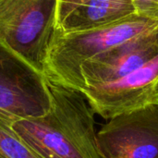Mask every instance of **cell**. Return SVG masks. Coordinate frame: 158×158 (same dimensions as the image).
Wrapping results in <instances>:
<instances>
[{
  "label": "cell",
  "instance_id": "obj_1",
  "mask_svg": "<svg viewBox=\"0 0 158 158\" xmlns=\"http://www.w3.org/2000/svg\"><path fill=\"white\" fill-rule=\"evenodd\" d=\"M51 108L44 116L13 122V131L43 158H102L94 112L84 94L48 81Z\"/></svg>",
  "mask_w": 158,
  "mask_h": 158
},
{
  "label": "cell",
  "instance_id": "obj_2",
  "mask_svg": "<svg viewBox=\"0 0 158 158\" xmlns=\"http://www.w3.org/2000/svg\"><path fill=\"white\" fill-rule=\"evenodd\" d=\"M158 25V19L134 14L118 22L87 31H54L45 62L44 75L52 82L82 92L81 66L110 48Z\"/></svg>",
  "mask_w": 158,
  "mask_h": 158
},
{
  "label": "cell",
  "instance_id": "obj_3",
  "mask_svg": "<svg viewBox=\"0 0 158 158\" xmlns=\"http://www.w3.org/2000/svg\"><path fill=\"white\" fill-rule=\"evenodd\" d=\"M56 8V0H0V41L42 73L55 31Z\"/></svg>",
  "mask_w": 158,
  "mask_h": 158
},
{
  "label": "cell",
  "instance_id": "obj_4",
  "mask_svg": "<svg viewBox=\"0 0 158 158\" xmlns=\"http://www.w3.org/2000/svg\"><path fill=\"white\" fill-rule=\"evenodd\" d=\"M51 105L45 75L0 41V119L12 124L41 117Z\"/></svg>",
  "mask_w": 158,
  "mask_h": 158
},
{
  "label": "cell",
  "instance_id": "obj_5",
  "mask_svg": "<svg viewBox=\"0 0 158 158\" xmlns=\"http://www.w3.org/2000/svg\"><path fill=\"white\" fill-rule=\"evenodd\" d=\"M96 133L102 158H158V105L118 115Z\"/></svg>",
  "mask_w": 158,
  "mask_h": 158
},
{
  "label": "cell",
  "instance_id": "obj_6",
  "mask_svg": "<svg viewBox=\"0 0 158 158\" xmlns=\"http://www.w3.org/2000/svg\"><path fill=\"white\" fill-rule=\"evenodd\" d=\"M158 55L125 77L81 93L94 112L105 119L156 104Z\"/></svg>",
  "mask_w": 158,
  "mask_h": 158
},
{
  "label": "cell",
  "instance_id": "obj_7",
  "mask_svg": "<svg viewBox=\"0 0 158 158\" xmlns=\"http://www.w3.org/2000/svg\"><path fill=\"white\" fill-rule=\"evenodd\" d=\"M157 55L158 25L83 62L81 73L84 89L116 81Z\"/></svg>",
  "mask_w": 158,
  "mask_h": 158
},
{
  "label": "cell",
  "instance_id": "obj_8",
  "mask_svg": "<svg viewBox=\"0 0 158 158\" xmlns=\"http://www.w3.org/2000/svg\"><path fill=\"white\" fill-rule=\"evenodd\" d=\"M136 14L132 0H83L56 19L55 31L70 32L107 26Z\"/></svg>",
  "mask_w": 158,
  "mask_h": 158
},
{
  "label": "cell",
  "instance_id": "obj_9",
  "mask_svg": "<svg viewBox=\"0 0 158 158\" xmlns=\"http://www.w3.org/2000/svg\"><path fill=\"white\" fill-rule=\"evenodd\" d=\"M10 125L0 119V158H43L13 131Z\"/></svg>",
  "mask_w": 158,
  "mask_h": 158
},
{
  "label": "cell",
  "instance_id": "obj_10",
  "mask_svg": "<svg viewBox=\"0 0 158 158\" xmlns=\"http://www.w3.org/2000/svg\"><path fill=\"white\" fill-rule=\"evenodd\" d=\"M136 13L158 19V0H132Z\"/></svg>",
  "mask_w": 158,
  "mask_h": 158
},
{
  "label": "cell",
  "instance_id": "obj_11",
  "mask_svg": "<svg viewBox=\"0 0 158 158\" xmlns=\"http://www.w3.org/2000/svg\"><path fill=\"white\" fill-rule=\"evenodd\" d=\"M83 0H56V19L65 16Z\"/></svg>",
  "mask_w": 158,
  "mask_h": 158
},
{
  "label": "cell",
  "instance_id": "obj_12",
  "mask_svg": "<svg viewBox=\"0 0 158 158\" xmlns=\"http://www.w3.org/2000/svg\"><path fill=\"white\" fill-rule=\"evenodd\" d=\"M155 98H156V104L158 105V82L156 88V94H155Z\"/></svg>",
  "mask_w": 158,
  "mask_h": 158
}]
</instances>
